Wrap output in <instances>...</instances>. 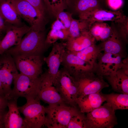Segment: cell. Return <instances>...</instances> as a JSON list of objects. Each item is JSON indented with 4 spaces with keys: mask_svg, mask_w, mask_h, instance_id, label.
<instances>
[{
    "mask_svg": "<svg viewBox=\"0 0 128 128\" xmlns=\"http://www.w3.org/2000/svg\"><path fill=\"white\" fill-rule=\"evenodd\" d=\"M0 96L5 97L1 82L0 80Z\"/></svg>",
    "mask_w": 128,
    "mask_h": 128,
    "instance_id": "38",
    "label": "cell"
},
{
    "mask_svg": "<svg viewBox=\"0 0 128 128\" xmlns=\"http://www.w3.org/2000/svg\"><path fill=\"white\" fill-rule=\"evenodd\" d=\"M94 22L87 20H77L73 18L69 29V38L76 37L88 32L91 25Z\"/></svg>",
    "mask_w": 128,
    "mask_h": 128,
    "instance_id": "27",
    "label": "cell"
},
{
    "mask_svg": "<svg viewBox=\"0 0 128 128\" xmlns=\"http://www.w3.org/2000/svg\"><path fill=\"white\" fill-rule=\"evenodd\" d=\"M115 72L105 76L113 89L121 93L128 94V70L127 60Z\"/></svg>",
    "mask_w": 128,
    "mask_h": 128,
    "instance_id": "18",
    "label": "cell"
},
{
    "mask_svg": "<svg viewBox=\"0 0 128 128\" xmlns=\"http://www.w3.org/2000/svg\"><path fill=\"white\" fill-rule=\"evenodd\" d=\"M46 11L56 18L60 12L67 8L66 0H43Z\"/></svg>",
    "mask_w": 128,
    "mask_h": 128,
    "instance_id": "28",
    "label": "cell"
},
{
    "mask_svg": "<svg viewBox=\"0 0 128 128\" xmlns=\"http://www.w3.org/2000/svg\"><path fill=\"white\" fill-rule=\"evenodd\" d=\"M0 13L8 24L19 26L24 24L14 9L11 0H0Z\"/></svg>",
    "mask_w": 128,
    "mask_h": 128,
    "instance_id": "22",
    "label": "cell"
},
{
    "mask_svg": "<svg viewBox=\"0 0 128 128\" xmlns=\"http://www.w3.org/2000/svg\"><path fill=\"white\" fill-rule=\"evenodd\" d=\"M105 101L103 94L100 92L78 97L76 103L82 113H89L101 106Z\"/></svg>",
    "mask_w": 128,
    "mask_h": 128,
    "instance_id": "20",
    "label": "cell"
},
{
    "mask_svg": "<svg viewBox=\"0 0 128 128\" xmlns=\"http://www.w3.org/2000/svg\"><path fill=\"white\" fill-rule=\"evenodd\" d=\"M55 86L65 103L76 106L78 89L74 78L65 69L60 70Z\"/></svg>",
    "mask_w": 128,
    "mask_h": 128,
    "instance_id": "8",
    "label": "cell"
},
{
    "mask_svg": "<svg viewBox=\"0 0 128 128\" xmlns=\"http://www.w3.org/2000/svg\"><path fill=\"white\" fill-rule=\"evenodd\" d=\"M2 38V37H0V41Z\"/></svg>",
    "mask_w": 128,
    "mask_h": 128,
    "instance_id": "40",
    "label": "cell"
},
{
    "mask_svg": "<svg viewBox=\"0 0 128 128\" xmlns=\"http://www.w3.org/2000/svg\"><path fill=\"white\" fill-rule=\"evenodd\" d=\"M113 29L108 23L101 22H95L93 23L88 31L95 40L104 41L111 35Z\"/></svg>",
    "mask_w": 128,
    "mask_h": 128,
    "instance_id": "25",
    "label": "cell"
},
{
    "mask_svg": "<svg viewBox=\"0 0 128 128\" xmlns=\"http://www.w3.org/2000/svg\"><path fill=\"white\" fill-rule=\"evenodd\" d=\"M66 50L65 43L56 42L53 44L49 55L43 58L44 61L48 67V73L55 86L60 74L59 68Z\"/></svg>",
    "mask_w": 128,
    "mask_h": 128,
    "instance_id": "11",
    "label": "cell"
},
{
    "mask_svg": "<svg viewBox=\"0 0 128 128\" xmlns=\"http://www.w3.org/2000/svg\"><path fill=\"white\" fill-rule=\"evenodd\" d=\"M45 31L31 29L23 37L20 43L5 52L12 56L19 55H42L47 46Z\"/></svg>",
    "mask_w": 128,
    "mask_h": 128,
    "instance_id": "1",
    "label": "cell"
},
{
    "mask_svg": "<svg viewBox=\"0 0 128 128\" xmlns=\"http://www.w3.org/2000/svg\"><path fill=\"white\" fill-rule=\"evenodd\" d=\"M62 64L64 69L74 77L94 68L72 52L66 50Z\"/></svg>",
    "mask_w": 128,
    "mask_h": 128,
    "instance_id": "15",
    "label": "cell"
},
{
    "mask_svg": "<svg viewBox=\"0 0 128 128\" xmlns=\"http://www.w3.org/2000/svg\"><path fill=\"white\" fill-rule=\"evenodd\" d=\"M40 77V86L38 96L40 100L49 105L65 103L48 72L42 74Z\"/></svg>",
    "mask_w": 128,
    "mask_h": 128,
    "instance_id": "12",
    "label": "cell"
},
{
    "mask_svg": "<svg viewBox=\"0 0 128 128\" xmlns=\"http://www.w3.org/2000/svg\"><path fill=\"white\" fill-rule=\"evenodd\" d=\"M12 56L6 53L0 55V80L5 97L9 96L13 75L19 73Z\"/></svg>",
    "mask_w": 128,
    "mask_h": 128,
    "instance_id": "10",
    "label": "cell"
},
{
    "mask_svg": "<svg viewBox=\"0 0 128 128\" xmlns=\"http://www.w3.org/2000/svg\"><path fill=\"white\" fill-rule=\"evenodd\" d=\"M114 110L106 103L86 116L88 128H112L118 123Z\"/></svg>",
    "mask_w": 128,
    "mask_h": 128,
    "instance_id": "6",
    "label": "cell"
},
{
    "mask_svg": "<svg viewBox=\"0 0 128 128\" xmlns=\"http://www.w3.org/2000/svg\"><path fill=\"white\" fill-rule=\"evenodd\" d=\"M9 25L5 22L0 13V30L6 32Z\"/></svg>",
    "mask_w": 128,
    "mask_h": 128,
    "instance_id": "36",
    "label": "cell"
},
{
    "mask_svg": "<svg viewBox=\"0 0 128 128\" xmlns=\"http://www.w3.org/2000/svg\"><path fill=\"white\" fill-rule=\"evenodd\" d=\"M17 99L8 100V110L4 117L5 128H27L24 119L21 117L17 105Z\"/></svg>",
    "mask_w": 128,
    "mask_h": 128,
    "instance_id": "19",
    "label": "cell"
},
{
    "mask_svg": "<svg viewBox=\"0 0 128 128\" xmlns=\"http://www.w3.org/2000/svg\"><path fill=\"white\" fill-rule=\"evenodd\" d=\"M66 4L67 8L79 17L91 10L108 8L105 0H66Z\"/></svg>",
    "mask_w": 128,
    "mask_h": 128,
    "instance_id": "16",
    "label": "cell"
},
{
    "mask_svg": "<svg viewBox=\"0 0 128 128\" xmlns=\"http://www.w3.org/2000/svg\"><path fill=\"white\" fill-rule=\"evenodd\" d=\"M6 112L5 111H0V128H5L4 117Z\"/></svg>",
    "mask_w": 128,
    "mask_h": 128,
    "instance_id": "37",
    "label": "cell"
},
{
    "mask_svg": "<svg viewBox=\"0 0 128 128\" xmlns=\"http://www.w3.org/2000/svg\"><path fill=\"white\" fill-rule=\"evenodd\" d=\"M26 100V103L18 108L24 117L27 128H41L45 121L46 107L41 104L38 96Z\"/></svg>",
    "mask_w": 128,
    "mask_h": 128,
    "instance_id": "4",
    "label": "cell"
},
{
    "mask_svg": "<svg viewBox=\"0 0 128 128\" xmlns=\"http://www.w3.org/2000/svg\"><path fill=\"white\" fill-rule=\"evenodd\" d=\"M102 51L100 46L94 43L81 51L72 52L95 68Z\"/></svg>",
    "mask_w": 128,
    "mask_h": 128,
    "instance_id": "24",
    "label": "cell"
},
{
    "mask_svg": "<svg viewBox=\"0 0 128 128\" xmlns=\"http://www.w3.org/2000/svg\"><path fill=\"white\" fill-rule=\"evenodd\" d=\"M73 14L62 11L57 15L56 18L59 19L63 23L65 28L69 30L71 22L73 19Z\"/></svg>",
    "mask_w": 128,
    "mask_h": 128,
    "instance_id": "32",
    "label": "cell"
},
{
    "mask_svg": "<svg viewBox=\"0 0 128 128\" xmlns=\"http://www.w3.org/2000/svg\"><path fill=\"white\" fill-rule=\"evenodd\" d=\"M105 0V1H106V2L107 0Z\"/></svg>",
    "mask_w": 128,
    "mask_h": 128,
    "instance_id": "41",
    "label": "cell"
},
{
    "mask_svg": "<svg viewBox=\"0 0 128 128\" xmlns=\"http://www.w3.org/2000/svg\"><path fill=\"white\" fill-rule=\"evenodd\" d=\"M80 111L76 106L64 103L49 105L46 107L44 125L49 128H67L72 117Z\"/></svg>",
    "mask_w": 128,
    "mask_h": 128,
    "instance_id": "2",
    "label": "cell"
},
{
    "mask_svg": "<svg viewBox=\"0 0 128 128\" xmlns=\"http://www.w3.org/2000/svg\"><path fill=\"white\" fill-rule=\"evenodd\" d=\"M106 2L108 8L114 10L120 8L123 4V0H107Z\"/></svg>",
    "mask_w": 128,
    "mask_h": 128,
    "instance_id": "34",
    "label": "cell"
},
{
    "mask_svg": "<svg viewBox=\"0 0 128 128\" xmlns=\"http://www.w3.org/2000/svg\"><path fill=\"white\" fill-rule=\"evenodd\" d=\"M67 128H88L86 116L80 111L72 117Z\"/></svg>",
    "mask_w": 128,
    "mask_h": 128,
    "instance_id": "30",
    "label": "cell"
},
{
    "mask_svg": "<svg viewBox=\"0 0 128 128\" xmlns=\"http://www.w3.org/2000/svg\"><path fill=\"white\" fill-rule=\"evenodd\" d=\"M111 26L113 30L112 35L99 46L104 52L122 55L123 42H124L119 36L112 22Z\"/></svg>",
    "mask_w": 128,
    "mask_h": 128,
    "instance_id": "21",
    "label": "cell"
},
{
    "mask_svg": "<svg viewBox=\"0 0 128 128\" xmlns=\"http://www.w3.org/2000/svg\"><path fill=\"white\" fill-rule=\"evenodd\" d=\"M126 17L121 9L114 11L100 9L89 11L79 17L80 19L94 22L110 21L116 22L123 20Z\"/></svg>",
    "mask_w": 128,
    "mask_h": 128,
    "instance_id": "17",
    "label": "cell"
},
{
    "mask_svg": "<svg viewBox=\"0 0 128 128\" xmlns=\"http://www.w3.org/2000/svg\"><path fill=\"white\" fill-rule=\"evenodd\" d=\"M103 95L105 101L115 110L128 109V94L112 93Z\"/></svg>",
    "mask_w": 128,
    "mask_h": 128,
    "instance_id": "26",
    "label": "cell"
},
{
    "mask_svg": "<svg viewBox=\"0 0 128 128\" xmlns=\"http://www.w3.org/2000/svg\"><path fill=\"white\" fill-rule=\"evenodd\" d=\"M104 53L99 58L95 68L98 73L103 76L115 72L122 67L124 63L122 55Z\"/></svg>",
    "mask_w": 128,
    "mask_h": 128,
    "instance_id": "14",
    "label": "cell"
},
{
    "mask_svg": "<svg viewBox=\"0 0 128 128\" xmlns=\"http://www.w3.org/2000/svg\"><path fill=\"white\" fill-rule=\"evenodd\" d=\"M34 6L44 18L47 12L43 0H26Z\"/></svg>",
    "mask_w": 128,
    "mask_h": 128,
    "instance_id": "33",
    "label": "cell"
},
{
    "mask_svg": "<svg viewBox=\"0 0 128 128\" xmlns=\"http://www.w3.org/2000/svg\"><path fill=\"white\" fill-rule=\"evenodd\" d=\"M69 37L68 30L51 29L46 36V43L47 46L54 44L59 39L67 41Z\"/></svg>",
    "mask_w": 128,
    "mask_h": 128,
    "instance_id": "29",
    "label": "cell"
},
{
    "mask_svg": "<svg viewBox=\"0 0 128 128\" xmlns=\"http://www.w3.org/2000/svg\"><path fill=\"white\" fill-rule=\"evenodd\" d=\"M74 77L78 88V97L100 92L103 88L109 86L104 80L103 76L99 74L95 68Z\"/></svg>",
    "mask_w": 128,
    "mask_h": 128,
    "instance_id": "5",
    "label": "cell"
},
{
    "mask_svg": "<svg viewBox=\"0 0 128 128\" xmlns=\"http://www.w3.org/2000/svg\"><path fill=\"white\" fill-rule=\"evenodd\" d=\"M3 32L0 30V37H2V34Z\"/></svg>",
    "mask_w": 128,
    "mask_h": 128,
    "instance_id": "39",
    "label": "cell"
},
{
    "mask_svg": "<svg viewBox=\"0 0 128 128\" xmlns=\"http://www.w3.org/2000/svg\"><path fill=\"white\" fill-rule=\"evenodd\" d=\"M31 29L25 24L19 26L9 25L5 36L0 41V55L18 45L24 36Z\"/></svg>",
    "mask_w": 128,
    "mask_h": 128,
    "instance_id": "13",
    "label": "cell"
},
{
    "mask_svg": "<svg viewBox=\"0 0 128 128\" xmlns=\"http://www.w3.org/2000/svg\"><path fill=\"white\" fill-rule=\"evenodd\" d=\"M66 41L65 44L67 50L77 52L95 43V40L88 32L76 37L69 38Z\"/></svg>",
    "mask_w": 128,
    "mask_h": 128,
    "instance_id": "23",
    "label": "cell"
},
{
    "mask_svg": "<svg viewBox=\"0 0 128 128\" xmlns=\"http://www.w3.org/2000/svg\"><path fill=\"white\" fill-rule=\"evenodd\" d=\"M114 27L121 38L125 43L127 41L128 35V18L127 16L123 20L112 22Z\"/></svg>",
    "mask_w": 128,
    "mask_h": 128,
    "instance_id": "31",
    "label": "cell"
},
{
    "mask_svg": "<svg viewBox=\"0 0 128 128\" xmlns=\"http://www.w3.org/2000/svg\"><path fill=\"white\" fill-rule=\"evenodd\" d=\"M19 16L29 24L31 29L45 31L47 19L43 17L32 5L26 0H11Z\"/></svg>",
    "mask_w": 128,
    "mask_h": 128,
    "instance_id": "7",
    "label": "cell"
},
{
    "mask_svg": "<svg viewBox=\"0 0 128 128\" xmlns=\"http://www.w3.org/2000/svg\"><path fill=\"white\" fill-rule=\"evenodd\" d=\"M12 56L20 73L34 78L42 74L44 61L42 55H19Z\"/></svg>",
    "mask_w": 128,
    "mask_h": 128,
    "instance_id": "9",
    "label": "cell"
},
{
    "mask_svg": "<svg viewBox=\"0 0 128 128\" xmlns=\"http://www.w3.org/2000/svg\"><path fill=\"white\" fill-rule=\"evenodd\" d=\"M13 76L14 87L9 100L18 99L19 97L27 99L38 96L40 86V76L34 78L18 73L14 74Z\"/></svg>",
    "mask_w": 128,
    "mask_h": 128,
    "instance_id": "3",
    "label": "cell"
},
{
    "mask_svg": "<svg viewBox=\"0 0 128 128\" xmlns=\"http://www.w3.org/2000/svg\"><path fill=\"white\" fill-rule=\"evenodd\" d=\"M8 100L6 97L0 96V111H5L7 107Z\"/></svg>",
    "mask_w": 128,
    "mask_h": 128,
    "instance_id": "35",
    "label": "cell"
}]
</instances>
